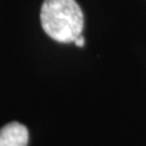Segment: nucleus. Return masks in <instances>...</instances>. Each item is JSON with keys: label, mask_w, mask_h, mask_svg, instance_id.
Returning a JSON list of instances; mask_svg holds the SVG:
<instances>
[{"label": "nucleus", "mask_w": 146, "mask_h": 146, "mask_svg": "<svg viewBox=\"0 0 146 146\" xmlns=\"http://www.w3.org/2000/svg\"><path fill=\"white\" fill-rule=\"evenodd\" d=\"M40 22L44 32L55 42L73 43L82 35L84 15L76 0H44Z\"/></svg>", "instance_id": "nucleus-1"}, {"label": "nucleus", "mask_w": 146, "mask_h": 146, "mask_svg": "<svg viewBox=\"0 0 146 146\" xmlns=\"http://www.w3.org/2000/svg\"><path fill=\"white\" fill-rule=\"evenodd\" d=\"M28 129L18 122H11L0 129V146H27Z\"/></svg>", "instance_id": "nucleus-2"}, {"label": "nucleus", "mask_w": 146, "mask_h": 146, "mask_svg": "<svg viewBox=\"0 0 146 146\" xmlns=\"http://www.w3.org/2000/svg\"><path fill=\"white\" fill-rule=\"evenodd\" d=\"M73 43H74V45H77L78 48H82V46H84L85 45V39H84L83 35H79L78 38H76V40Z\"/></svg>", "instance_id": "nucleus-3"}]
</instances>
